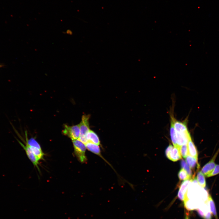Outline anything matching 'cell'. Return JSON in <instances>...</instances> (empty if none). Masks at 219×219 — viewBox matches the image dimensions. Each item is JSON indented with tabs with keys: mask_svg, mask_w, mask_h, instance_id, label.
Returning <instances> with one entry per match:
<instances>
[{
	"mask_svg": "<svg viewBox=\"0 0 219 219\" xmlns=\"http://www.w3.org/2000/svg\"><path fill=\"white\" fill-rule=\"evenodd\" d=\"M178 146H173L170 144L166 148L165 153L166 157L170 160L176 162L182 158Z\"/></svg>",
	"mask_w": 219,
	"mask_h": 219,
	"instance_id": "277c9868",
	"label": "cell"
},
{
	"mask_svg": "<svg viewBox=\"0 0 219 219\" xmlns=\"http://www.w3.org/2000/svg\"><path fill=\"white\" fill-rule=\"evenodd\" d=\"M177 144L179 147L187 144L189 138L191 137L189 131L185 132H176Z\"/></svg>",
	"mask_w": 219,
	"mask_h": 219,
	"instance_id": "ba28073f",
	"label": "cell"
},
{
	"mask_svg": "<svg viewBox=\"0 0 219 219\" xmlns=\"http://www.w3.org/2000/svg\"><path fill=\"white\" fill-rule=\"evenodd\" d=\"M185 219H189V214L187 213L186 214Z\"/></svg>",
	"mask_w": 219,
	"mask_h": 219,
	"instance_id": "7402d4cb",
	"label": "cell"
},
{
	"mask_svg": "<svg viewBox=\"0 0 219 219\" xmlns=\"http://www.w3.org/2000/svg\"><path fill=\"white\" fill-rule=\"evenodd\" d=\"M62 132L64 135L68 136L72 141L78 139L80 134L79 124L72 126L64 124Z\"/></svg>",
	"mask_w": 219,
	"mask_h": 219,
	"instance_id": "3957f363",
	"label": "cell"
},
{
	"mask_svg": "<svg viewBox=\"0 0 219 219\" xmlns=\"http://www.w3.org/2000/svg\"><path fill=\"white\" fill-rule=\"evenodd\" d=\"M89 115H83L82 117V120L79 124L80 134L78 139L85 144L88 142L87 135L90 130L89 123Z\"/></svg>",
	"mask_w": 219,
	"mask_h": 219,
	"instance_id": "6da1fadb",
	"label": "cell"
},
{
	"mask_svg": "<svg viewBox=\"0 0 219 219\" xmlns=\"http://www.w3.org/2000/svg\"><path fill=\"white\" fill-rule=\"evenodd\" d=\"M191 180L187 179L182 182L181 184L178 194V197L181 200L184 201L188 190V187Z\"/></svg>",
	"mask_w": 219,
	"mask_h": 219,
	"instance_id": "9c48e42d",
	"label": "cell"
},
{
	"mask_svg": "<svg viewBox=\"0 0 219 219\" xmlns=\"http://www.w3.org/2000/svg\"><path fill=\"white\" fill-rule=\"evenodd\" d=\"M188 155L198 159V153L196 148L190 137L187 144Z\"/></svg>",
	"mask_w": 219,
	"mask_h": 219,
	"instance_id": "8fae6325",
	"label": "cell"
},
{
	"mask_svg": "<svg viewBox=\"0 0 219 219\" xmlns=\"http://www.w3.org/2000/svg\"><path fill=\"white\" fill-rule=\"evenodd\" d=\"M196 180L199 185L202 187L204 188L206 186V180L203 174L201 171H199L197 174Z\"/></svg>",
	"mask_w": 219,
	"mask_h": 219,
	"instance_id": "e0dca14e",
	"label": "cell"
},
{
	"mask_svg": "<svg viewBox=\"0 0 219 219\" xmlns=\"http://www.w3.org/2000/svg\"><path fill=\"white\" fill-rule=\"evenodd\" d=\"M72 143L75 154L78 160L81 163H85L87 160L85 144L78 139L72 141Z\"/></svg>",
	"mask_w": 219,
	"mask_h": 219,
	"instance_id": "7a4b0ae2",
	"label": "cell"
},
{
	"mask_svg": "<svg viewBox=\"0 0 219 219\" xmlns=\"http://www.w3.org/2000/svg\"><path fill=\"white\" fill-rule=\"evenodd\" d=\"M174 117L171 116L170 128V135L172 141L174 146H178L176 140L175 130L174 125Z\"/></svg>",
	"mask_w": 219,
	"mask_h": 219,
	"instance_id": "5bb4252c",
	"label": "cell"
},
{
	"mask_svg": "<svg viewBox=\"0 0 219 219\" xmlns=\"http://www.w3.org/2000/svg\"><path fill=\"white\" fill-rule=\"evenodd\" d=\"M181 165L182 168L185 170L189 175L192 177L193 176L192 170L184 160H182L181 161Z\"/></svg>",
	"mask_w": 219,
	"mask_h": 219,
	"instance_id": "ffe728a7",
	"label": "cell"
},
{
	"mask_svg": "<svg viewBox=\"0 0 219 219\" xmlns=\"http://www.w3.org/2000/svg\"><path fill=\"white\" fill-rule=\"evenodd\" d=\"M17 140L25 151L29 158L34 166L36 167L39 170V168L38 166L39 160L33 153L28 144L25 142V144H24L18 139Z\"/></svg>",
	"mask_w": 219,
	"mask_h": 219,
	"instance_id": "8992f818",
	"label": "cell"
},
{
	"mask_svg": "<svg viewBox=\"0 0 219 219\" xmlns=\"http://www.w3.org/2000/svg\"><path fill=\"white\" fill-rule=\"evenodd\" d=\"M219 153V148L211 160L202 168L201 171L207 177L214 169L216 165L214 162Z\"/></svg>",
	"mask_w": 219,
	"mask_h": 219,
	"instance_id": "5b68a950",
	"label": "cell"
},
{
	"mask_svg": "<svg viewBox=\"0 0 219 219\" xmlns=\"http://www.w3.org/2000/svg\"><path fill=\"white\" fill-rule=\"evenodd\" d=\"M208 201L211 213L216 219H218L217 214L215 206L214 200L210 195H208Z\"/></svg>",
	"mask_w": 219,
	"mask_h": 219,
	"instance_id": "9a60e30c",
	"label": "cell"
},
{
	"mask_svg": "<svg viewBox=\"0 0 219 219\" xmlns=\"http://www.w3.org/2000/svg\"><path fill=\"white\" fill-rule=\"evenodd\" d=\"M179 149L181 156L185 158L188 155L187 144H184L180 146Z\"/></svg>",
	"mask_w": 219,
	"mask_h": 219,
	"instance_id": "d6986e66",
	"label": "cell"
},
{
	"mask_svg": "<svg viewBox=\"0 0 219 219\" xmlns=\"http://www.w3.org/2000/svg\"><path fill=\"white\" fill-rule=\"evenodd\" d=\"M178 176L180 180L190 179L191 177L184 169H181L178 173Z\"/></svg>",
	"mask_w": 219,
	"mask_h": 219,
	"instance_id": "ac0fdd59",
	"label": "cell"
},
{
	"mask_svg": "<svg viewBox=\"0 0 219 219\" xmlns=\"http://www.w3.org/2000/svg\"><path fill=\"white\" fill-rule=\"evenodd\" d=\"M67 33L68 34H71L72 33V32L69 30H68L67 31Z\"/></svg>",
	"mask_w": 219,
	"mask_h": 219,
	"instance_id": "603a6c76",
	"label": "cell"
},
{
	"mask_svg": "<svg viewBox=\"0 0 219 219\" xmlns=\"http://www.w3.org/2000/svg\"><path fill=\"white\" fill-rule=\"evenodd\" d=\"M88 142L99 145L100 141L97 134L93 131L90 130L87 135Z\"/></svg>",
	"mask_w": 219,
	"mask_h": 219,
	"instance_id": "4fadbf2b",
	"label": "cell"
},
{
	"mask_svg": "<svg viewBox=\"0 0 219 219\" xmlns=\"http://www.w3.org/2000/svg\"><path fill=\"white\" fill-rule=\"evenodd\" d=\"M197 211L199 215L203 219H212V214L210 210L208 200L197 209Z\"/></svg>",
	"mask_w": 219,
	"mask_h": 219,
	"instance_id": "52a82bcc",
	"label": "cell"
},
{
	"mask_svg": "<svg viewBox=\"0 0 219 219\" xmlns=\"http://www.w3.org/2000/svg\"><path fill=\"white\" fill-rule=\"evenodd\" d=\"M85 145L86 149L89 151L99 156L105 160L101 154L100 149L99 145L89 142L85 144Z\"/></svg>",
	"mask_w": 219,
	"mask_h": 219,
	"instance_id": "7c38bea8",
	"label": "cell"
},
{
	"mask_svg": "<svg viewBox=\"0 0 219 219\" xmlns=\"http://www.w3.org/2000/svg\"><path fill=\"white\" fill-rule=\"evenodd\" d=\"M185 158L187 165L190 169H194L196 165H199L197 163L198 159L189 155H188Z\"/></svg>",
	"mask_w": 219,
	"mask_h": 219,
	"instance_id": "2e32d148",
	"label": "cell"
},
{
	"mask_svg": "<svg viewBox=\"0 0 219 219\" xmlns=\"http://www.w3.org/2000/svg\"><path fill=\"white\" fill-rule=\"evenodd\" d=\"M219 174V165H216L212 172L207 177H209L215 176Z\"/></svg>",
	"mask_w": 219,
	"mask_h": 219,
	"instance_id": "44dd1931",
	"label": "cell"
},
{
	"mask_svg": "<svg viewBox=\"0 0 219 219\" xmlns=\"http://www.w3.org/2000/svg\"><path fill=\"white\" fill-rule=\"evenodd\" d=\"M174 127L176 132H185L188 131L186 123L185 122L176 120L174 117Z\"/></svg>",
	"mask_w": 219,
	"mask_h": 219,
	"instance_id": "30bf717a",
	"label": "cell"
},
{
	"mask_svg": "<svg viewBox=\"0 0 219 219\" xmlns=\"http://www.w3.org/2000/svg\"><path fill=\"white\" fill-rule=\"evenodd\" d=\"M3 66L2 65L0 64V68L2 67Z\"/></svg>",
	"mask_w": 219,
	"mask_h": 219,
	"instance_id": "cb8c5ba5",
	"label": "cell"
}]
</instances>
